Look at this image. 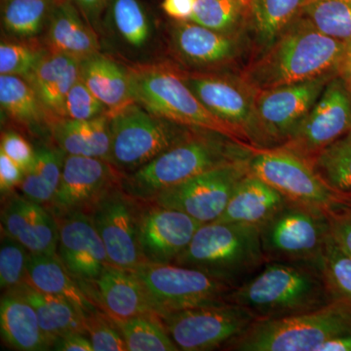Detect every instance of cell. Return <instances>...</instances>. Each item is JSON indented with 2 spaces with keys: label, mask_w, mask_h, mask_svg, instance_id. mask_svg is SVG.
Here are the masks:
<instances>
[{
  "label": "cell",
  "mask_w": 351,
  "mask_h": 351,
  "mask_svg": "<svg viewBox=\"0 0 351 351\" xmlns=\"http://www.w3.org/2000/svg\"><path fill=\"white\" fill-rule=\"evenodd\" d=\"M256 147L219 132L195 128L151 162L121 180V189L140 201L207 171L250 159Z\"/></svg>",
  "instance_id": "1"
},
{
  "label": "cell",
  "mask_w": 351,
  "mask_h": 351,
  "mask_svg": "<svg viewBox=\"0 0 351 351\" xmlns=\"http://www.w3.org/2000/svg\"><path fill=\"white\" fill-rule=\"evenodd\" d=\"M343 47L345 43L325 36L299 15L242 78L265 90L337 73Z\"/></svg>",
  "instance_id": "2"
},
{
  "label": "cell",
  "mask_w": 351,
  "mask_h": 351,
  "mask_svg": "<svg viewBox=\"0 0 351 351\" xmlns=\"http://www.w3.org/2000/svg\"><path fill=\"white\" fill-rule=\"evenodd\" d=\"M226 302L249 309L257 319H265L313 311L332 299L320 269L267 262L260 271L233 288Z\"/></svg>",
  "instance_id": "3"
},
{
  "label": "cell",
  "mask_w": 351,
  "mask_h": 351,
  "mask_svg": "<svg viewBox=\"0 0 351 351\" xmlns=\"http://www.w3.org/2000/svg\"><path fill=\"white\" fill-rule=\"evenodd\" d=\"M265 263L261 228L215 221L196 230L174 263L202 270L234 288Z\"/></svg>",
  "instance_id": "4"
},
{
  "label": "cell",
  "mask_w": 351,
  "mask_h": 351,
  "mask_svg": "<svg viewBox=\"0 0 351 351\" xmlns=\"http://www.w3.org/2000/svg\"><path fill=\"white\" fill-rule=\"evenodd\" d=\"M350 332L351 306L332 301L306 313L257 319L225 348L239 351H315L327 339Z\"/></svg>",
  "instance_id": "5"
},
{
  "label": "cell",
  "mask_w": 351,
  "mask_h": 351,
  "mask_svg": "<svg viewBox=\"0 0 351 351\" xmlns=\"http://www.w3.org/2000/svg\"><path fill=\"white\" fill-rule=\"evenodd\" d=\"M135 101L161 119L205 129L247 143L237 129L213 113L191 91L184 75L166 66H136L129 69Z\"/></svg>",
  "instance_id": "6"
},
{
  "label": "cell",
  "mask_w": 351,
  "mask_h": 351,
  "mask_svg": "<svg viewBox=\"0 0 351 351\" xmlns=\"http://www.w3.org/2000/svg\"><path fill=\"white\" fill-rule=\"evenodd\" d=\"M110 115L108 162L121 172H134L188 137L195 128L152 114L132 101Z\"/></svg>",
  "instance_id": "7"
},
{
  "label": "cell",
  "mask_w": 351,
  "mask_h": 351,
  "mask_svg": "<svg viewBox=\"0 0 351 351\" xmlns=\"http://www.w3.org/2000/svg\"><path fill=\"white\" fill-rule=\"evenodd\" d=\"M329 234L326 211L290 201L261 228L267 263H298L318 269Z\"/></svg>",
  "instance_id": "8"
},
{
  "label": "cell",
  "mask_w": 351,
  "mask_h": 351,
  "mask_svg": "<svg viewBox=\"0 0 351 351\" xmlns=\"http://www.w3.org/2000/svg\"><path fill=\"white\" fill-rule=\"evenodd\" d=\"M157 315L226 302L233 287L202 270L176 263L144 262L132 270Z\"/></svg>",
  "instance_id": "9"
},
{
  "label": "cell",
  "mask_w": 351,
  "mask_h": 351,
  "mask_svg": "<svg viewBox=\"0 0 351 351\" xmlns=\"http://www.w3.org/2000/svg\"><path fill=\"white\" fill-rule=\"evenodd\" d=\"M160 318L171 339L184 351L226 346L257 320L249 309L228 302L184 309Z\"/></svg>",
  "instance_id": "10"
},
{
  "label": "cell",
  "mask_w": 351,
  "mask_h": 351,
  "mask_svg": "<svg viewBox=\"0 0 351 351\" xmlns=\"http://www.w3.org/2000/svg\"><path fill=\"white\" fill-rule=\"evenodd\" d=\"M249 172L276 189L290 202L331 211L345 197L328 188L311 164L279 147L256 149L248 161Z\"/></svg>",
  "instance_id": "11"
},
{
  "label": "cell",
  "mask_w": 351,
  "mask_h": 351,
  "mask_svg": "<svg viewBox=\"0 0 351 351\" xmlns=\"http://www.w3.org/2000/svg\"><path fill=\"white\" fill-rule=\"evenodd\" d=\"M337 73L307 82L258 90L256 96V149L282 145L311 112L327 83Z\"/></svg>",
  "instance_id": "12"
},
{
  "label": "cell",
  "mask_w": 351,
  "mask_h": 351,
  "mask_svg": "<svg viewBox=\"0 0 351 351\" xmlns=\"http://www.w3.org/2000/svg\"><path fill=\"white\" fill-rule=\"evenodd\" d=\"M248 161L215 168L161 191L149 202L178 210L208 223L223 215L235 186L249 173Z\"/></svg>",
  "instance_id": "13"
},
{
  "label": "cell",
  "mask_w": 351,
  "mask_h": 351,
  "mask_svg": "<svg viewBox=\"0 0 351 351\" xmlns=\"http://www.w3.org/2000/svg\"><path fill=\"white\" fill-rule=\"evenodd\" d=\"M351 129V94L339 76L327 83L319 99L279 149L311 163L318 152Z\"/></svg>",
  "instance_id": "14"
},
{
  "label": "cell",
  "mask_w": 351,
  "mask_h": 351,
  "mask_svg": "<svg viewBox=\"0 0 351 351\" xmlns=\"http://www.w3.org/2000/svg\"><path fill=\"white\" fill-rule=\"evenodd\" d=\"M138 201L119 184L106 193L89 213L105 245L110 265L130 271L145 262L138 246Z\"/></svg>",
  "instance_id": "15"
},
{
  "label": "cell",
  "mask_w": 351,
  "mask_h": 351,
  "mask_svg": "<svg viewBox=\"0 0 351 351\" xmlns=\"http://www.w3.org/2000/svg\"><path fill=\"white\" fill-rule=\"evenodd\" d=\"M184 77L207 110L237 129L249 144L256 147L257 89L243 78L211 75H191Z\"/></svg>",
  "instance_id": "16"
},
{
  "label": "cell",
  "mask_w": 351,
  "mask_h": 351,
  "mask_svg": "<svg viewBox=\"0 0 351 351\" xmlns=\"http://www.w3.org/2000/svg\"><path fill=\"white\" fill-rule=\"evenodd\" d=\"M120 174L104 159L66 154L59 188L48 209L53 216L90 213L106 193L119 186Z\"/></svg>",
  "instance_id": "17"
},
{
  "label": "cell",
  "mask_w": 351,
  "mask_h": 351,
  "mask_svg": "<svg viewBox=\"0 0 351 351\" xmlns=\"http://www.w3.org/2000/svg\"><path fill=\"white\" fill-rule=\"evenodd\" d=\"M138 201V246L145 262L174 263L203 223L178 210Z\"/></svg>",
  "instance_id": "18"
},
{
  "label": "cell",
  "mask_w": 351,
  "mask_h": 351,
  "mask_svg": "<svg viewBox=\"0 0 351 351\" xmlns=\"http://www.w3.org/2000/svg\"><path fill=\"white\" fill-rule=\"evenodd\" d=\"M58 225V256L80 283L96 280L108 265L107 250L91 215L85 212L54 216Z\"/></svg>",
  "instance_id": "19"
},
{
  "label": "cell",
  "mask_w": 351,
  "mask_h": 351,
  "mask_svg": "<svg viewBox=\"0 0 351 351\" xmlns=\"http://www.w3.org/2000/svg\"><path fill=\"white\" fill-rule=\"evenodd\" d=\"M1 233L19 242L34 255H57L56 219L44 205L24 195H6L1 208Z\"/></svg>",
  "instance_id": "20"
},
{
  "label": "cell",
  "mask_w": 351,
  "mask_h": 351,
  "mask_svg": "<svg viewBox=\"0 0 351 351\" xmlns=\"http://www.w3.org/2000/svg\"><path fill=\"white\" fill-rule=\"evenodd\" d=\"M80 284L90 299L98 301L101 311L112 319L157 315L144 286L130 270L108 263L96 280Z\"/></svg>",
  "instance_id": "21"
},
{
  "label": "cell",
  "mask_w": 351,
  "mask_h": 351,
  "mask_svg": "<svg viewBox=\"0 0 351 351\" xmlns=\"http://www.w3.org/2000/svg\"><path fill=\"white\" fill-rule=\"evenodd\" d=\"M172 40L176 52L184 61L199 66L230 63L242 49L237 34L213 31L191 21L174 25Z\"/></svg>",
  "instance_id": "22"
},
{
  "label": "cell",
  "mask_w": 351,
  "mask_h": 351,
  "mask_svg": "<svg viewBox=\"0 0 351 351\" xmlns=\"http://www.w3.org/2000/svg\"><path fill=\"white\" fill-rule=\"evenodd\" d=\"M287 202L276 189L249 172L235 186L228 206L217 221L261 228Z\"/></svg>",
  "instance_id": "23"
},
{
  "label": "cell",
  "mask_w": 351,
  "mask_h": 351,
  "mask_svg": "<svg viewBox=\"0 0 351 351\" xmlns=\"http://www.w3.org/2000/svg\"><path fill=\"white\" fill-rule=\"evenodd\" d=\"M0 330L7 345L22 351H44L53 348L44 332L36 309L17 290L4 291L0 302Z\"/></svg>",
  "instance_id": "24"
},
{
  "label": "cell",
  "mask_w": 351,
  "mask_h": 351,
  "mask_svg": "<svg viewBox=\"0 0 351 351\" xmlns=\"http://www.w3.org/2000/svg\"><path fill=\"white\" fill-rule=\"evenodd\" d=\"M47 43L51 52L84 60L97 54L98 39L71 0H56L49 17Z\"/></svg>",
  "instance_id": "25"
},
{
  "label": "cell",
  "mask_w": 351,
  "mask_h": 351,
  "mask_svg": "<svg viewBox=\"0 0 351 351\" xmlns=\"http://www.w3.org/2000/svg\"><path fill=\"white\" fill-rule=\"evenodd\" d=\"M80 60L62 53L44 56L27 82L32 85L46 112L61 119L69 90L80 80Z\"/></svg>",
  "instance_id": "26"
},
{
  "label": "cell",
  "mask_w": 351,
  "mask_h": 351,
  "mask_svg": "<svg viewBox=\"0 0 351 351\" xmlns=\"http://www.w3.org/2000/svg\"><path fill=\"white\" fill-rule=\"evenodd\" d=\"M25 283L32 288L66 300L86 315L98 308L80 282L71 276L57 255L29 254Z\"/></svg>",
  "instance_id": "27"
},
{
  "label": "cell",
  "mask_w": 351,
  "mask_h": 351,
  "mask_svg": "<svg viewBox=\"0 0 351 351\" xmlns=\"http://www.w3.org/2000/svg\"><path fill=\"white\" fill-rule=\"evenodd\" d=\"M80 80L108 108V113L135 101L129 69L99 53L82 60Z\"/></svg>",
  "instance_id": "28"
},
{
  "label": "cell",
  "mask_w": 351,
  "mask_h": 351,
  "mask_svg": "<svg viewBox=\"0 0 351 351\" xmlns=\"http://www.w3.org/2000/svg\"><path fill=\"white\" fill-rule=\"evenodd\" d=\"M51 129L58 147L68 156L96 157L108 162L112 143L110 115L86 121L59 119Z\"/></svg>",
  "instance_id": "29"
},
{
  "label": "cell",
  "mask_w": 351,
  "mask_h": 351,
  "mask_svg": "<svg viewBox=\"0 0 351 351\" xmlns=\"http://www.w3.org/2000/svg\"><path fill=\"white\" fill-rule=\"evenodd\" d=\"M13 290L24 295L36 309L40 326L53 345L56 339L66 335H87L85 314L71 302L56 295L39 292L27 283Z\"/></svg>",
  "instance_id": "30"
},
{
  "label": "cell",
  "mask_w": 351,
  "mask_h": 351,
  "mask_svg": "<svg viewBox=\"0 0 351 351\" xmlns=\"http://www.w3.org/2000/svg\"><path fill=\"white\" fill-rule=\"evenodd\" d=\"M66 154L58 147L43 145L34 151V161L25 171L19 188L27 199L49 206L56 195Z\"/></svg>",
  "instance_id": "31"
},
{
  "label": "cell",
  "mask_w": 351,
  "mask_h": 351,
  "mask_svg": "<svg viewBox=\"0 0 351 351\" xmlns=\"http://www.w3.org/2000/svg\"><path fill=\"white\" fill-rule=\"evenodd\" d=\"M308 0H250L249 19L263 52L299 17Z\"/></svg>",
  "instance_id": "32"
},
{
  "label": "cell",
  "mask_w": 351,
  "mask_h": 351,
  "mask_svg": "<svg viewBox=\"0 0 351 351\" xmlns=\"http://www.w3.org/2000/svg\"><path fill=\"white\" fill-rule=\"evenodd\" d=\"M309 164L328 188L351 197V129L318 152Z\"/></svg>",
  "instance_id": "33"
},
{
  "label": "cell",
  "mask_w": 351,
  "mask_h": 351,
  "mask_svg": "<svg viewBox=\"0 0 351 351\" xmlns=\"http://www.w3.org/2000/svg\"><path fill=\"white\" fill-rule=\"evenodd\" d=\"M0 104L7 114L25 126H38L45 120L46 110L34 88L24 78L0 76Z\"/></svg>",
  "instance_id": "34"
},
{
  "label": "cell",
  "mask_w": 351,
  "mask_h": 351,
  "mask_svg": "<svg viewBox=\"0 0 351 351\" xmlns=\"http://www.w3.org/2000/svg\"><path fill=\"white\" fill-rule=\"evenodd\" d=\"M112 321L123 337L127 350H180L168 334L160 316L144 315Z\"/></svg>",
  "instance_id": "35"
},
{
  "label": "cell",
  "mask_w": 351,
  "mask_h": 351,
  "mask_svg": "<svg viewBox=\"0 0 351 351\" xmlns=\"http://www.w3.org/2000/svg\"><path fill=\"white\" fill-rule=\"evenodd\" d=\"M300 15L329 38L351 39V0H308Z\"/></svg>",
  "instance_id": "36"
},
{
  "label": "cell",
  "mask_w": 351,
  "mask_h": 351,
  "mask_svg": "<svg viewBox=\"0 0 351 351\" xmlns=\"http://www.w3.org/2000/svg\"><path fill=\"white\" fill-rule=\"evenodd\" d=\"M56 0H2L4 29L18 38H32L50 17Z\"/></svg>",
  "instance_id": "37"
},
{
  "label": "cell",
  "mask_w": 351,
  "mask_h": 351,
  "mask_svg": "<svg viewBox=\"0 0 351 351\" xmlns=\"http://www.w3.org/2000/svg\"><path fill=\"white\" fill-rule=\"evenodd\" d=\"M108 18L114 31L133 47L145 46L151 36V23L140 0H110Z\"/></svg>",
  "instance_id": "38"
},
{
  "label": "cell",
  "mask_w": 351,
  "mask_h": 351,
  "mask_svg": "<svg viewBox=\"0 0 351 351\" xmlns=\"http://www.w3.org/2000/svg\"><path fill=\"white\" fill-rule=\"evenodd\" d=\"M250 0H196L191 22L213 31L235 34L249 17Z\"/></svg>",
  "instance_id": "39"
},
{
  "label": "cell",
  "mask_w": 351,
  "mask_h": 351,
  "mask_svg": "<svg viewBox=\"0 0 351 351\" xmlns=\"http://www.w3.org/2000/svg\"><path fill=\"white\" fill-rule=\"evenodd\" d=\"M321 272L332 301L351 306V257L328 235L323 250Z\"/></svg>",
  "instance_id": "40"
},
{
  "label": "cell",
  "mask_w": 351,
  "mask_h": 351,
  "mask_svg": "<svg viewBox=\"0 0 351 351\" xmlns=\"http://www.w3.org/2000/svg\"><path fill=\"white\" fill-rule=\"evenodd\" d=\"M29 252L16 241L1 233L0 244V287L9 291L25 283Z\"/></svg>",
  "instance_id": "41"
},
{
  "label": "cell",
  "mask_w": 351,
  "mask_h": 351,
  "mask_svg": "<svg viewBox=\"0 0 351 351\" xmlns=\"http://www.w3.org/2000/svg\"><path fill=\"white\" fill-rule=\"evenodd\" d=\"M46 54L45 51L29 44L2 41L0 44V73L27 80Z\"/></svg>",
  "instance_id": "42"
},
{
  "label": "cell",
  "mask_w": 351,
  "mask_h": 351,
  "mask_svg": "<svg viewBox=\"0 0 351 351\" xmlns=\"http://www.w3.org/2000/svg\"><path fill=\"white\" fill-rule=\"evenodd\" d=\"M86 331L94 351H125L126 343L112 318L98 308L85 315Z\"/></svg>",
  "instance_id": "43"
},
{
  "label": "cell",
  "mask_w": 351,
  "mask_h": 351,
  "mask_svg": "<svg viewBox=\"0 0 351 351\" xmlns=\"http://www.w3.org/2000/svg\"><path fill=\"white\" fill-rule=\"evenodd\" d=\"M108 114V108L80 80L69 90L61 119L86 121Z\"/></svg>",
  "instance_id": "44"
},
{
  "label": "cell",
  "mask_w": 351,
  "mask_h": 351,
  "mask_svg": "<svg viewBox=\"0 0 351 351\" xmlns=\"http://www.w3.org/2000/svg\"><path fill=\"white\" fill-rule=\"evenodd\" d=\"M327 214L332 239L351 257V208L343 202Z\"/></svg>",
  "instance_id": "45"
},
{
  "label": "cell",
  "mask_w": 351,
  "mask_h": 351,
  "mask_svg": "<svg viewBox=\"0 0 351 351\" xmlns=\"http://www.w3.org/2000/svg\"><path fill=\"white\" fill-rule=\"evenodd\" d=\"M1 152L10 157L25 171L32 165L34 161V151L32 145L20 134L14 131L2 133Z\"/></svg>",
  "instance_id": "46"
},
{
  "label": "cell",
  "mask_w": 351,
  "mask_h": 351,
  "mask_svg": "<svg viewBox=\"0 0 351 351\" xmlns=\"http://www.w3.org/2000/svg\"><path fill=\"white\" fill-rule=\"evenodd\" d=\"M25 177V170L0 152V189L2 195L12 193L16 188H19Z\"/></svg>",
  "instance_id": "47"
},
{
  "label": "cell",
  "mask_w": 351,
  "mask_h": 351,
  "mask_svg": "<svg viewBox=\"0 0 351 351\" xmlns=\"http://www.w3.org/2000/svg\"><path fill=\"white\" fill-rule=\"evenodd\" d=\"M196 0H163L161 8L166 15L179 22L191 20Z\"/></svg>",
  "instance_id": "48"
},
{
  "label": "cell",
  "mask_w": 351,
  "mask_h": 351,
  "mask_svg": "<svg viewBox=\"0 0 351 351\" xmlns=\"http://www.w3.org/2000/svg\"><path fill=\"white\" fill-rule=\"evenodd\" d=\"M53 350L59 351H94L91 341L86 335L71 334L56 339Z\"/></svg>",
  "instance_id": "49"
},
{
  "label": "cell",
  "mask_w": 351,
  "mask_h": 351,
  "mask_svg": "<svg viewBox=\"0 0 351 351\" xmlns=\"http://www.w3.org/2000/svg\"><path fill=\"white\" fill-rule=\"evenodd\" d=\"M83 14L88 24L96 25L110 0H71Z\"/></svg>",
  "instance_id": "50"
},
{
  "label": "cell",
  "mask_w": 351,
  "mask_h": 351,
  "mask_svg": "<svg viewBox=\"0 0 351 351\" xmlns=\"http://www.w3.org/2000/svg\"><path fill=\"white\" fill-rule=\"evenodd\" d=\"M337 73L351 94V39L345 43V47L339 58Z\"/></svg>",
  "instance_id": "51"
},
{
  "label": "cell",
  "mask_w": 351,
  "mask_h": 351,
  "mask_svg": "<svg viewBox=\"0 0 351 351\" xmlns=\"http://www.w3.org/2000/svg\"><path fill=\"white\" fill-rule=\"evenodd\" d=\"M315 351H351V332L327 339Z\"/></svg>",
  "instance_id": "52"
},
{
  "label": "cell",
  "mask_w": 351,
  "mask_h": 351,
  "mask_svg": "<svg viewBox=\"0 0 351 351\" xmlns=\"http://www.w3.org/2000/svg\"><path fill=\"white\" fill-rule=\"evenodd\" d=\"M345 202L348 206L351 208V197H345Z\"/></svg>",
  "instance_id": "53"
}]
</instances>
